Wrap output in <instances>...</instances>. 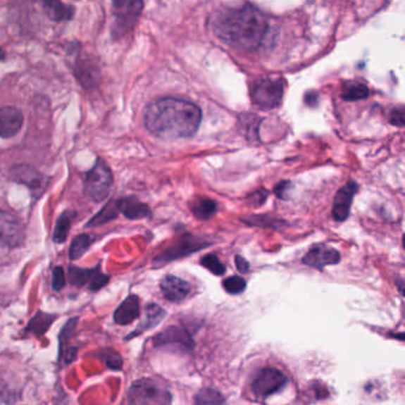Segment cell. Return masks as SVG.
Wrapping results in <instances>:
<instances>
[{"label":"cell","mask_w":405,"mask_h":405,"mask_svg":"<svg viewBox=\"0 0 405 405\" xmlns=\"http://www.w3.org/2000/svg\"><path fill=\"white\" fill-rule=\"evenodd\" d=\"M201 120L200 107L182 99H158L150 104L144 112L145 127L161 139L193 137L200 127Z\"/></svg>","instance_id":"7a4b0ae2"},{"label":"cell","mask_w":405,"mask_h":405,"mask_svg":"<svg viewBox=\"0 0 405 405\" xmlns=\"http://www.w3.org/2000/svg\"><path fill=\"white\" fill-rule=\"evenodd\" d=\"M292 189V183L289 181L280 182V185H277L275 188V194L277 197L282 199V200H288L289 192Z\"/></svg>","instance_id":"e575fe53"},{"label":"cell","mask_w":405,"mask_h":405,"mask_svg":"<svg viewBox=\"0 0 405 405\" xmlns=\"http://www.w3.org/2000/svg\"><path fill=\"white\" fill-rule=\"evenodd\" d=\"M161 290L164 297L170 302H182L192 292V287L180 277L167 275L161 280Z\"/></svg>","instance_id":"2e32d148"},{"label":"cell","mask_w":405,"mask_h":405,"mask_svg":"<svg viewBox=\"0 0 405 405\" xmlns=\"http://www.w3.org/2000/svg\"><path fill=\"white\" fill-rule=\"evenodd\" d=\"M93 242H94V238L92 235H86V233L75 237L70 244V247H69L70 261H76V259L82 257L86 254V251L91 247Z\"/></svg>","instance_id":"d4e9b609"},{"label":"cell","mask_w":405,"mask_h":405,"mask_svg":"<svg viewBox=\"0 0 405 405\" xmlns=\"http://www.w3.org/2000/svg\"><path fill=\"white\" fill-rule=\"evenodd\" d=\"M358 188L359 187L356 182L351 181L337 190L333 204V218L335 221H345L349 218L353 197L358 192Z\"/></svg>","instance_id":"5bb4252c"},{"label":"cell","mask_w":405,"mask_h":405,"mask_svg":"<svg viewBox=\"0 0 405 405\" xmlns=\"http://www.w3.org/2000/svg\"><path fill=\"white\" fill-rule=\"evenodd\" d=\"M164 316H166V311L162 308L157 306V304H149L148 307L145 308L144 318L140 321L139 325L137 326L136 330L126 337V340H131L133 337L145 333L147 330L155 328L163 320Z\"/></svg>","instance_id":"ffe728a7"},{"label":"cell","mask_w":405,"mask_h":405,"mask_svg":"<svg viewBox=\"0 0 405 405\" xmlns=\"http://www.w3.org/2000/svg\"><path fill=\"white\" fill-rule=\"evenodd\" d=\"M79 322V318H72L66 322L65 326L62 327L60 335H58V360L65 354L66 351L69 349L68 341L72 337V334L75 330L76 325Z\"/></svg>","instance_id":"83f0119b"},{"label":"cell","mask_w":405,"mask_h":405,"mask_svg":"<svg viewBox=\"0 0 405 405\" xmlns=\"http://www.w3.org/2000/svg\"><path fill=\"white\" fill-rule=\"evenodd\" d=\"M169 391L150 378L133 382L127 392L129 405H170Z\"/></svg>","instance_id":"3957f363"},{"label":"cell","mask_w":405,"mask_h":405,"mask_svg":"<svg viewBox=\"0 0 405 405\" xmlns=\"http://www.w3.org/2000/svg\"><path fill=\"white\" fill-rule=\"evenodd\" d=\"M340 254L333 247L316 245L303 258V264L314 269L322 270L325 266H334L340 261Z\"/></svg>","instance_id":"4fadbf2b"},{"label":"cell","mask_w":405,"mask_h":405,"mask_svg":"<svg viewBox=\"0 0 405 405\" xmlns=\"http://www.w3.org/2000/svg\"><path fill=\"white\" fill-rule=\"evenodd\" d=\"M20 391L0 372V404H11L18 401Z\"/></svg>","instance_id":"484cf974"},{"label":"cell","mask_w":405,"mask_h":405,"mask_svg":"<svg viewBox=\"0 0 405 405\" xmlns=\"http://www.w3.org/2000/svg\"><path fill=\"white\" fill-rule=\"evenodd\" d=\"M390 121L392 125L403 127L405 123L404 111H403V108H394V110L391 112Z\"/></svg>","instance_id":"d590c367"},{"label":"cell","mask_w":405,"mask_h":405,"mask_svg":"<svg viewBox=\"0 0 405 405\" xmlns=\"http://www.w3.org/2000/svg\"><path fill=\"white\" fill-rule=\"evenodd\" d=\"M74 218H75V213L72 212V211H66L61 214L60 218L57 220L55 230H54V242L56 244H63L67 240Z\"/></svg>","instance_id":"cb8c5ba5"},{"label":"cell","mask_w":405,"mask_h":405,"mask_svg":"<svg viewBox=\"0 0 405 405\" xmlns=\"http://www.w3.org/2000/svg\"><path fill=\"white\" fill-rule=\"evenodd\" d=\"M139 297L137 295H130L114 311L113 321L119 326H127L136 318H139Z\"/></svg>","instance_id":"e0dca14e"},{"label":"cell","mask_w":405,"mask_h":405,"mask_svg":"<svg viewBox=\"0 0 405 405\" xmlns=\"http://www.w3.org/2000/svg\"><path fill=\"white\" fill-rule=\"evenodd\" d=\"M114 25L112 29L113 37H121L132 30L135 24L139 18L144 4L142 1H114Z\"/></svg>","instance_id":"8992f818"},{"label":"cell","mask_w":405,"mask_h":405,"mask_svg":"<svg viewBox=\"0 0 405 405\" xmlns=\"http://www.w3.org/2000/svg\"><path fill=\"white\" fill-rule=\"evenodd\" d=\"M43 8L54 22H68L75 15V8L72 5L63 4L61 1H44Z\"/></svg>","instance_id":"7402d4cb"},{"label":"cell","mask_w":405,"mask_h":405,"mask_svg":"<svg viewBox=\"0 0 405 405\" xmlns=\"http://www.w3.org/2000/svg\"><path fill=\"white\" fill-rule=\"evenodd\" d=\"M23 113L15 107L0 108V138H11L23 127Z\"/></svg>","instance_id":"9a60e30c"},{"label":"cell","mask_w":405,"mask_h":405,"mask_svg":"<svg viewBox=\"0 0 405 405\" xmlns=\"http://www.w3.org/2000/svg\"><path fill=\"white\" fill-rule=\"evenodd\" d=\"M154 345L156 347L177 346L183 351H189L193 349L194 341L186 330H183L181 327L173 326L157 334L154 337Z\"/></svg>","instance_id":"7c38bea8"},{"label":"cell","mask_w":405,"mask_h":405,"mask_svg":"<svg viewBox=\"0 0 405 405\" xmlns=\"http://www.w3.org/2000/svg\"><path fill=\"white\" fill-rule=\"evenodd\" d=\"M287 382V375L280 370L275 368H263L252 382V391L256 397L264 399L282 390Z\"/></svg>","instance_id":"52a82bcc"},{"label":"cell","mask_w":405,"mask_h":405,"mask_svg":"<svg viewBox=\"0 0 405 405\" xmlns=\"http://www.w3.org/2000/svg\"><path fill=\"white\" fill-rule=\"evenodd\" d=\"M190 209L197 219L208 220L216 213V204L208 197H197L190 204Z\"/></svg>","instance_id":"603a6c76"},{"label":"cell","mask_w":405,"mask_h":405,"mask_svg":"<svg viewBox=\"0 0 405 405\" xmlns=\"http://www.w3.org/2000/svg\"><path fill=\"white\" fill-rule=\"evenodd\" d=\"M75 75L80 84L87 89L96 87L101 76L98 65L91 58L76 61Z\"/></svg>","instance_id":"ac0fdd59"},{"label":"cell","mask_w":405,"mask_h":405,"mask_svg":"<svg viewBox=\"0 0 405 405\" xmlns=\"http://www.w3.org/2000/svg\"><path fill=\"white\" fill-rule=\"evenodd\" d=\"M235 264H237V268H238L240 273H247L249 269H250V266H249L247 259H244L242 256L235 257Z\"/></svg>","instance_id":"8d00e7d4"},{"label":"cell","mask_w":405,"mask_h":405,"mask_svg":"<svg viewBox=\"0 0 405 405\" xmlns=\"http://www.w3.org/2000/svg\"><path fill=\"white\" fill-rule=\"evenodd\" d=\"M4 56H5L4 50L0 48V60H3V58H4Z\"/></svg>","instance_id":"f35d334b"},{"label":"cell","mask_w":405,"mask_h":405,"mask_svg":"<svg viewBox=\"0 0 405 405\" xmlns=\"http://www.w3.org/2000/svg\"><path fill=\"white\" fill-rule=\"evenodd\" d=\"M8 178L27 187L34 197H41L48 186V178L29 164L13 166L8 171Z\"/></svg>","instance_id":"ba28073f"},{"label":"cell","mask_w":405,"mask_h":405,"mask_svg":"<svg viewBox=\"0 0 405 405\" xmlns=\"http://www.w3.org/2000/svg\"><path fill=\"white\" fill-rule=\"evenodd\" d=\"M25 228L17 216L0 209V244L4 247H18L25 242Z\"/></svg>","instance_id":"9c48e42d"},{"label":"cell","mask_w":405,"mask_h":405,"mask_svg":"<svg viewBox=\"0 0 405 405\" xmlns=\"http://www.w3.org/2000/svg\"><path fill=\"white\" fill-rule=\"evenodd\" d=\"M113 185V174L108 164L99 158L94 167L88 171L85 178V193L91 200L101 202L110 195Z\"/></svg>","instance_id":"277c9868"},{"label":"cell","mask_w":405,"mask_h":405,"mask_svg":"<svg viewBox=\"0 0 405 405\" xmlns=\"http://www.w3.org/2000/svg\"><path fill=\"white\" fill-rule=\"evenodd\" d=\"M67 285L65 270L62 266H55L53 269V276H51V288L55 292H61Z\"/></svg>","instance_id":"836d02e7"},{"label":"cell","mask_w":405,"mask_h":405,"mask_svg":"<svg viewBox=\"0 0 405 405\" xmlns=\"http://www.w3.org/2000/svg\"><path fill=\"white\" fill-rule=\"evenodd\" d=\"M306 103L309 105V106H315L318 104V94L311 92V93H307L306 95Z\"/></svg>","instance_id":"74e56055"},{"label":"cell","mask_w":405,"mask_h":405,"mask_svg":"<svg viewBox=\"0 0 405 405\" xmlns=\"http://www.w3.org/2000/svg\"><path fill=\"white\" fill-rule=\"evenodd\" d=\"M99 358L103 360L107 368L113 370V371H119V370L123 368V358L114 349H103L101 352L99 353Z\"/></svg>","instance_id":"4dcf8cb0"},{"label":"cell","mask_w":405,"mask_h":405,"mask_svg":"<svg viewBox=\"0 0 405 405\" xmlns=\"http://www.w3.org/2000/svg\"><path fill=\"white\" fill-rule=\"evenodd\" d=\"M195 405H225V398L218 390L204 389L195 396Z\"/></svg>","instance_id":"f546056e"},{"label":"cell","mask_w":405,"mask_h":405,"mask_svg":"<svg viewBox=\"0 0 405 405\" xmlns=\"http://www.w3.org/2000/svg\"><path fill=\"white\" fill-rule=\"evenodd\" d=\"M212 27L216 37L235 49H258L270 31L269 19L252 5L224 8L214 15Z\"/></svg>","instance_id":"6da1fadb"},{"label":"cell","mask_w":405,"mask_h":405,"mask_svg":"<svg viewBox=\"0 0 405 405\" xmlns=\"http://www.w3.org/2000/svg\"><path fill=\"white\" fill-rule=\"evenodd\" d=\"M118 208L117 204L116 201H112V202H108L105 207H104L100 212L96 214V216L92 218L91 221L88 223V228H92V226H99V225L105 224V223H108L111 220L116 219L118 216Z\"/></svg>","instance_id":"f1b7e54d"},{"label":"cell","mask_w":405,"mask_h":405,"mask_svg":"<svg viewBox=\"0 0 405 405\" xmlns=\"http://www.w3.org/2000/svg\"><path fill=\"white\" fill-rule=\"evenodd\" d=\"M285 91V81L282 77H263L252 88L254 103L264 110L280 106Z\"/></svg>","instance_id":"5b68a950"},{"label":"cell","mask_w":405,"mask_h":405,"mask_svg":"<svg viewBox=\"0 0 405 405\" xmlns=\"http://www.w3.org/2000/svg\"><path fill=\"white\" fill-rule=\"evenodd\" d=\"M225 290L228 292V294H232V295H238V294H242L245 288H247V282L244 278L239 276H232L228 277L224 280Z\"/></svg>","instance_id":"d6a6232c"},{"label":"cell","mask_w":405,"mask_h":405,"mask_svg":"<svg viewBox=\"0 0 405 405\" xmlns=\"http://www.w3.org/2000/svg\"><path fill=\"white\" fill-rule=\"evenodd\" d=\"M368 94H370V91L366 85L360 84V82H349L345 87L342 88L341 98L346 101H358V100L368 98Z\"/></svg>","instance_id":"4316f807"},{"label":"cell","mask_w":405,"mask_h":405,"mask_svg":"<svg viewBox=\"0 0 405 405\" xmlns=\"http://www.w3.org/2000/svg\"><path fill=\"white\" fill-rule=\"evenodd\" d=\"M56 318V315L38 311L30 318V321L27 322V325L23 330V337L34 335L36 337H42L43 335H46V332L49 330L50 327H51Z\"/></svg>","instance_id":"44dd1931"},{"label":"cell","mask_w":405,"mask_h":405,"mask_svg":"<svg viewBox=\"0 0 405 405\" xmlns=\"http://www.w3.org/2000/svg\"><path fill=\"white\" fill-rule=\"evenodd\" d=\"M68 280L70 285L77 288L87 285L91 292H96L110 282V276L100 271L99 266L93 269H81L77 266H69Z\"/></svg>","instance_id":"30bf717a"},{"label":"cell","mask_w":405,"mask_h":405,"mask_svg":"<svg viewBox=\"0 0 405 405\" xmlns=\"http://www.w3.org/2000/svg\"><path fill=\"white\" fill-rule=\"evenodd\" d=\"M201 264L216 276H221L226 271L224 264L216 254H206L205 257L201 259Z\"/></svg>","instance_id":"1f68e13d"},{"label":"cell","mask_w":405,"mask_h":405,"mask_svg":"<svg viewBox=\"0 0 405 405\" xmlns=\"http://www.w3.org/2000/svg\"><path fill=\"white\" fill-rule=\"evenodd\" d=\"M206 245H207V242L205 240H201L200 238L194 237V235H185V237H181L178 240H176L171 247H168L167 250L157 256L155 263L156 264L169 263L174 259L185 257V256L193 254L195 251L201 250Z\"/></svg>","instance_id":"8fae6325"},{"label":"cell","mask_w":405,"mask_h":405,"mask_svg":"<svg viewBox=\"0 0 405 405\" xmlns=\"http://www.w3.org/2000/svg\"><path fill=\"white\" fill-rule=\"evenodd\" d=\"M118 212L121 213L130 220H139L151 216V211L148 205L140 202L137 197H121L116 201Z\"/></svg>","instance_id":"d6986e66"}]
</instances>
